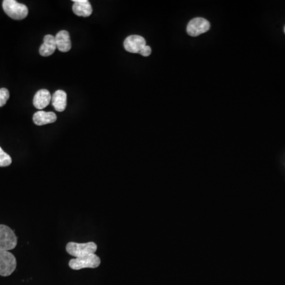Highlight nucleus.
<instances>
[{"mask_svg":"<svg viewBox=\"0 0 285 285\" xmlns=\"http://www.w3.org/2000/svg\"><path fill=\"white\" fill-rule=\"evenodd\" d=\"M3 11L11 19L22 20L28 15V7L25 4H22L15 0H4L2 2Z\"/></svg>","mask_w":285,"mask_h":285,"instance_id":"f257e3e1","label":"nucleus"},{"mask_svg":"<svg viewBox=\"0 0 285 285\" xmlns=\"http://www.w3.org/2000/svg\"><path fill=\"white\" fill-rule=\"evenodd\" d=\"M97 248V245L93 242L86 243L71 242L67 244L66 246L67 252L71 256L74 257L75 259L95 254Z\"/></svg>","mask_w":285,"mask_h":285,"instance_id":"f03ea898","label":"nucleus"},{"mask_svg":"<svg viewBox=\"0 0 285 285\" xmlns=\"http://www.w3.org/2000/svg\"><path fill=\"white\" fill-rule=\"evenodd\" d=\"M101 264V259L95 254H90L87 256L73 259L69 261V266L74 270H80L86 268L95 269L99 266Z\"/></svg>","mask_w":285,"mask_h":285,"instance_id":"7ed1b4c3","label":"nucleus"},{"mask_svg":"<svg viewBox=\"0 0 285 285\" xmlns=\"http://www.w3.org/2000/svg\"><path fill=\"white\" fill-rule=\"evenodd\" d=\"M18 238L15 232L6 225H0V250L10 251L15 248Z\"/></svg>","mask_w":285,"mask_h":285,"instance_id":"20e7f679","label":"nucleus"},{"mask_svg":"<svg viewBox=\"0 0 285 285\" xmlns=\"http://www.w3.org/2000/svg\"><path fill=\"white\" fill-rule=\"evenodd\" d=\"M16 266L15 257L9 251L0 250V276L8 277L15 272Z\"/></svg>","mask_w":285,"mask_h":285,"instance_id":"39448f33","label":"nucleus"},{"mask_svg":"<svg viewBox=\"0 0 285 285\" xmlns=\"http://www.w3.org/2000/svg\"><path fill=\"white\" fill-rule=\"evenodd\" d=\"M210 29V23L206 19L196 18L189 23L187 25V33L192 37H197L202 33H206Z\"/></svg>","mask_w":285,"mask_h":285,"instance_id":"423d86ee","label":"nucleus"},{"mask_svg":"<svg viewBox=\"0 0 285 285\" xmlns=\"http://www.w3.org/2000/svg\"><path fill=\"white\" fill-rule=\"evenodd\" d=\"M146 46V40L141 36L131 35L124 40V49L131 53H140Z\"/></svg>","mask_w":285,"mask_h":285,"instance_id":"0eeeda50","label":"nucleus"},{"mask_svg":"<svg viewBox=\"0 0 285 285\" xmlns=\"http://www.w3.org/2000/svg\"><path fill=\"white\" fill-rule=\"evenodd\" d=\"M52 101V96L48 90L42 89L37 91L35 96L33 97V106L37 110H43L49 105L50 101Z\"/></svg>","mask_w":285,"mask_h":285,"instance_id":"6e6552de","label":"nucleus"},{"mask_svg":"<svg viewBox=\"0 0 285 285\" xmlns=\"http://www.w3.org/2000/svg\"><path fill=\"white\" fill-rule=\"evenodd\" d=\"M73 12L80 17H89L93 12V8L87 0H73Z\"/></svg>","mask_w":285,"mask_h":285,"instance_id":"1a4fd4ad","label":"nucleus"},{"mask_svg":"<svg viewBox=\"0 0 285 285\" xmlns=\"http://www.w3.org/2000/svg\"><path fill=\"white\" fill-rule=\"evenodd\" d=\"M33 120L34 124L38 126H42L56 122L57 117L52 112L37 111L33 115Z\"/></svg>","mask_w":285,"mask_h":285,"instance_id":"9d476101","label":"nucleus"},{"mask_svg":"<svg viewBox=\"0 0 285 285\" xmlns=\"http://www.w3.org/2000/svg\"><path fill=\"white\" fill-rule=\"evenodd\" d=\"M56 38L54 36L48 34V35L44 37V43L40 47L39 52L41 54V56H51L56 51Z\"/></svg>","mask_w":285,"mask_h":285,"instance_id":"9b49d317","label":"nucleus"},{"mask_svg":"<svg viewBox=\"0 0 285 285\" xmlns=\"http://www.w3.org/2000/svg\"><path fill=\"white\" fill-rule=\"evenodd\" d=\"M56 48L60 52H67L71 48L70 34L66 30H61L56 34Z\"/></svg>","mask_w":285,"mask_h":285,"instance_id":"f8f14e48","label":"nucleus"},{"mask_svg":"<svg viewBox=\"0 0 285 285\" xmlns=\"http://www.w3.org/2000/svg\"><path fill=\"white\" fill-rule=\"evenodd\" d=\"M52 104L56 111H64L67 106L66 92L60 90L56 91L52 96Z\"/></svg>","mask_w":285,"mask_h":285,"instance_id":"ddd939ff","label":"nucleus"},{"mask_svg":"<svg viewBox=\"0 0 285 285\" xmlns=\"http://www.w3.org/2000/svg\"><path fill=\"white\" fill-rule=\"evenodd\" d=\"M12 159L8 154L6 153L0 147V167H5L11 165Z\"/></svg>","mask_w":285,"mask_h":285,"instance_id":"4468645a","label":"nucleus"},{"mask_svg":"<svg viewBox=\"0 0 285 285\" xmlns=\"http://www.w3.org/2000/svg\"><path fill=\"white\" fill-rule=\"evenodd\" d=\"M9 97H10V93H9L8 90L6 89V88H1L0 89V107L6 105Z\"/></svg>","mask_w":285,"mask_h":285,"instance_id":"2eb2a0df","label":"nucleus"},{"mask_svg":"<svg viewBox=\"0 0 285 285\" xmlns=\"http://www.w3.org/2000/svg\"><path fill=\"white\" fill-rule=\"evenodd\" d=\"M151 53V48L150 46H145L142 50H141L140 54L142 55V56H149Z\"/></svg>","mask_w":285,"mask_h":285,"instance_id":"dca6fc26","label":"nucleus"},{"mask_svg":"<svg viewBox=\"0 0 285 285\" xmlns=\"http://www.w3.org/2000/svg\"></svg>","mask_w":285,"mask_h":285,"instance_id":"f3484780","label":"nucleus"}]
</instances>
